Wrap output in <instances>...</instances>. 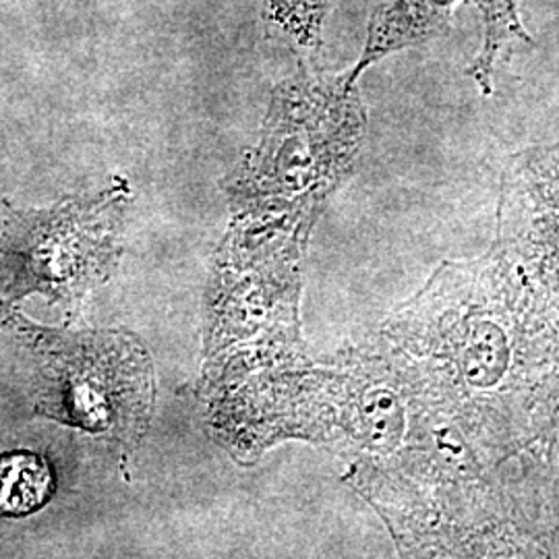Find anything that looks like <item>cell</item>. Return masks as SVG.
<instances>
[{
    "mask_svg": "<svg viewBox=\"0 0 559 559\" xmlns=\"http://www.w3.org/2000/svg\"><path fill=\"white\" fill-rule=\"evenodd\" d=\"M388 328L452 400L483 471L519 452L524 402L556 355L559 318L498 245L441 263Z\"/></svg>",
    "mask_w": 559,
    "mask_h": 559,
    "instance_id": "obj_1",
    "label": "cell"
},
{
    "mask_svg": "<svg viewBox=\"0 0 559 559\" xmlns=\"http://www.w3.org/2000/svg\"><path fill=\"white\" fill-rule=\"evenodd\" d=\"M493 245L559 318V143L506 164Z\"/></svg>",
    "mask_w": 559,
    "mask_h": 559,
    "instance_id": "obj_2",
    "label": "cell"
},
{
    "mask_svg": "<svg viewBox=\"0 0 559 559\" xmlns=\"http://www.w3.org/2000/svg\"><path fill=\"white\" fill-rule=\"evenodd\" d=\"M59 413L94 433L138 436L152 406L150 362L117 336L85 340L60 365Z\"/></svg>",
    "mask_w": 559,
    "mask_h": 559,
    "instance_id": "obj_3",
    "label": "cell"
},
{
    "mask_svg": "<svg viewBox=\"0 0 559 559\" xmlns=\"http://www.w3.org/2000/svg\"><path fill=\"white\" fill-rule=\"evenodd\" d=\"M127 201V185L104 191L98 198L69 201L29 224V260L36 278L67 299L106 274L115 255L120 214Z\"/></svg>",
    "mask_w": 559,
    "mask_h": 559,
    "instance_id": "obj_4",
    "label": "cell"
},
{
    "mask_svg": "<svg viewBox=\"0 0 559 559\" xmlns=\"http://www.w3.org/2000/svg\"><path fill=\"white\" fill-rule=\"evenodd\" d=\"M459 2L460 0H392L388 4H381L371 17L362 55L353 67L350 75L359 80L360 73L369 64L392 52L436 38L448 27L452 11Z\"/></svg>",
    "mask_w": 559,
    "mask_h": 559,
    "instance_id": "obj_5",
    "label": "cell"
},
{
    "mask_svg": "<svg viewBox=\"0 0 559 559\" xmlns=\"http://www.w3.org/2000/svg\"><path fill=\"white\" fill-rule=\"evenodd\" d=\"M519 452L545 462L559 460V338L554 359L524 402Z\"/></svg>",
    "mask_w": 559,
    "mask_h": 559,
    "instance_id": "obj_6",
    "label": "cell"
},
{
    "mask_svg": "<svg viewBox=\"0 0 559 559\" xmlns=\"http://www.w3.org/2000/svg\"><path fill=\"white\" fill-rule=\"evenodd\" d=\"M479 9L485 34L477 59L468 67V75L477 81L483 94L493 92V73L498 60L516 41H533L524 32L519 15V0H468Z\"/></svg>",
    "mask_w": 559,
    "mask_h": 559,
    "instance_id": "obj_7",
    "label": "cell"
},
{
    "mask_svg": "<svg viewBox=\"0 0 559 559\" xmlns=\"http://www.w3.org/2000/svg\"><path fill=\"white\" fill-rule=\"evenodd\" d=\"M50 491V468L36 454L0 459V516H25L38 510Z\"/></svg>",
    "mask_w": 559,
    "mask_h": 559,
    "instance_id": "obj_8",
    "label": "cell"
},
{
    "mask_svg": "<svg viewBox=\"0 0 559 559\" xmlns=\"http://www.w3.org/2000/svg\"><path fill=\"white\" fill-rule=\"evenodd\" d=\"M336 0H265V17L299 48L302 55H318L321 29Z\"/></svg>",
    "mask_w": 559,
    "mask_h": 559,
    "instance_id": "obj_9",
    "label": "cell"
}]
</instances>
